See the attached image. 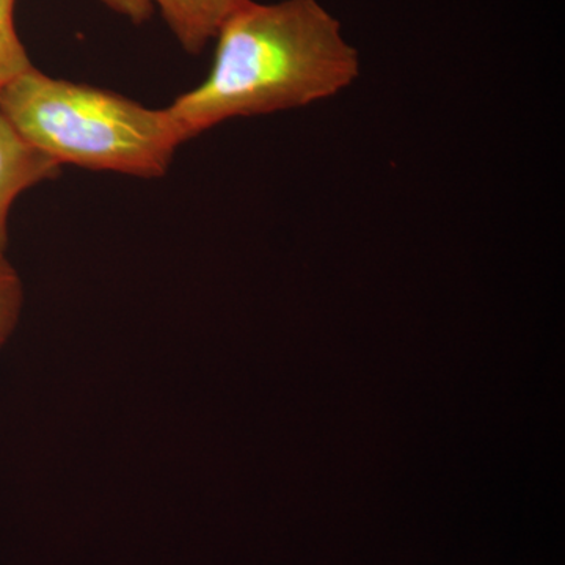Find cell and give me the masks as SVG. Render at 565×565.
I'll return each instance as SVG.
<instances>
[{
  "mask_svg": "<svg viewBox=\"0 0 565 565\" xmlns=\"http://www.w3.org/2000/svg\"><path fill=\"white\" fill-rule=\"evenodd\" d=\"M214 41L206 79L167 107L184 141L234 118L326 102L360 76L359 51L318 0H247Z\"/></svg>",
  "mask_w": 565,
  "mask_h": 565,
  "instance_id": "obj_1",
  "label": "cell"
},
{
  "mask_svg": "<svg viewBox=\"0 0 565 565\" xmlns=\"http://www.w3.org/2000/svg\"><path fill=\"white\" fill-rule=\"evenodd\" d=\"M0 115L33 150L62 166L159 178L184 143L169 110L93 85L25 71L0 93Z\"/></svg>",
  "mask_w": 565,
  "mask_h": 565,
  "instance_id": "obj_2",
  "label": "cell"
},
{
  "mask_svg": "<svg viewBox=\"0 0 565 565\" xmlns=\"http://www.w3.org/2000/svg\"><path fill=\"white\" fill-rule=\"evenodd\" d=\"M61 172L57 163L33 150L0 115V252L9 243V217L14 202Z\"/></svg>",
  "mask_w": 565,
  "mask_h": 565,
  "instance_id": "obj_3",
  "label": "cell"
},
{
  "mask_svg": "<svg viewBox=\"0 0 565 565\" xmlns=\"http://www.w3.org/2000/svg\"><path fill=\"white\" fill-rule=\"evenodd\" d=\"M247 0H154L167 28L189 54H200L214 41L223 22Z\"/></svg>",
  "mask_w": 565,
  "mask_h": 565,
  "instance_id": "obj_4",
  "label": "cell"
},
{
  "mask_svg": "<svg viewBox=\"0 0 565 565\" xmlns=\"http://www.w3.org/2000/svg\"><path fill=\"white\" fill-rule=\"evenodd\" d=\"M14 9L17 0H0V93L33 68L28 50L18 35Z\"/></svg>",
  "mask_w": 565,
  "mask_h": 565,
  "instance_id": "obj_5",
  "label": "cell"
},
{
  "mask_svg": "<svg viewBox=\"0 0 565 565\" xmlns=\"http://www.w3.org/2000/svg\"><path fill=\"white\" fill-rule=\"evenodd\" d=\"M24 289L17 269L0 252V348L9 341L20 321Z\"/></svg>",
  "mask_w": 565,
  "mask_h": 565,
  "instance_id": "obj_6",
  "label": "cell"
},
{
  "mask_svg": "<svg viewBox=\"0 0 565 565\" xmlns=\"http://www.w3.org/2000/svg\"><path fill=\"white\" fill-rule=\"evenodd\" d=\"M99 2L136 24L150 20L154 11V0H99Z\"/></svg>",
  "mask_w": 565,
  "mask_h": 565,
  "instance_id": "obj_7",
  "label": "cell"
}]
</instances>
